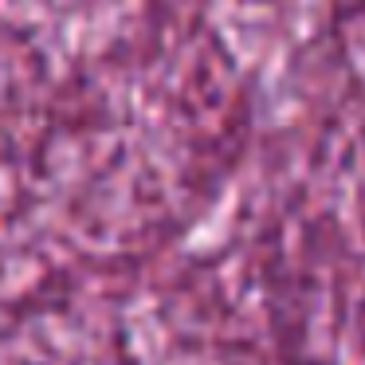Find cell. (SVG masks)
Wrapping results in <instances>:
<instances>
[{
	"mask_svg": "<svg viewBox=\"0 0 365 365\" xmlns=\"http://www.w3.org/2000/svg\"><path fill=\"white\" fill-rule=\"evenodd\" d=\"M291 365H334L330 357H294Z\"/></svg>",
	"mask_w": 365,
	"mask_h": 365,
	"instance_id": "cell-1",
	"label": "cell"
}]
</instances>
